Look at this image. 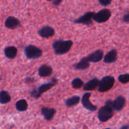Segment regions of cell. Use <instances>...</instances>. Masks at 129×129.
I'll list each match as a JSON object with an SVG mask.
<instances>
[{
    "mask_svg": "<svg viewBox=\"0 0 129 129\" xmlns=\"http://www.w3.org/2000/svg\"><path fill=\"white\" fill-rule=\"evenodd\" d=\"M73 45V42L71 40H57L54 42L52 48L56 55H63L70 50Z\"/></svg>",
    "mask_w": 129,
    "mask_h": 129,
    "instance_id": "obj_1",
    "label": "cell"
},
{
    "mask_svg": "<svg viewBox=\"0 0 129 129\" xmlns=\"http://www.w3.org/2000/svg\"><path fill=\"white\" fill-rule=\"evenodd\" d=\"M115 82L114 77L112 76H105L100 81L99 85L98 87V90L101 93L108 91L113 88Z\"/></svg>",
    "mask_w": 129,
    "mask_h": 129,
    "instance_id": "obj_2",
    "label": "cell"
},
{
    "mask_svg": "<svg viewBox=\"0 0 129 129\" xmlns=\"http://www.w3.org/2000/svg\"><path fill=\"white\" fill-rule=\"evenodd\" d=\"M24 52L26 58L28 59H36L42 57L43 52L40 48L33 45H28L25 47Z\"/></svg>",
    "mask_w": 129,
    "mask_h": 129,
    "instance_id": "obj_3",
    "label": "cell"
},
{
    "mask_svg": "<svg viewBox=\"0 0 129 129\" xmlns=\"http://www.w3.org/2000/svg\"><path fill=\"white\" fill-rule=\"evenodd\" d=\"M114 115V110L111 107L105 105L101 107L98 110V119L102 122H106L113 117Z\"/></svg>",
    "mask_w": 129,
    "mask_h": 129,
    "instance_id": "obj_4",
    "label": "cell"
},
{
    "mask_svg": "<svg viewBox=\"0 0 129 129\" xmlns=\"http://www.w3.org/2000/svg\"><path fill=\"white\" fill-rule=\"evenodd\" d=\"M112 13L108 9H103L98 12L95 13L93 16V20L96 23H102L108 21L111 17Z\"/></svg>",
    "mask_w": 129,
    "mask_h": 129,
    "instance_id": "obj_5",
    "label": "cell"
},
{
    "mask_svg": "<svg viewBox=\"0 0 129 129\" xmlns=\"http://www.w3.org/2000/svg\"><path fill=\"white\" fill-rule=\"evenodd\" d=\"M95 13L94 12H87L82 15L81 17L76 20H74V23L78 24H83L89 26L93 24V16Z\"/></svg>",
    "mask_w": 129,
    "mask_h": 129,
    "instance_id": "obj_6",
    "label": "cell"
},
{
    "mask_svg": "<svg viewBox=\"0 0 129 129\" xmlns=\"http://www.w3.org/2000/svg\"><path fill=\"white\" fill-rule=\"evenodd\" d=\"M91 95V93H89V92L88 93H86L85 94H83L81 99V103L83 107L86 109L90 111V112H94V111H96L98 109V108H97L96 106L94 105L91 102L90 100H89Z\"/></svg>",
    "mask_w": 129,
    "mask_h": 129,
    "instance_id": "obj_7",
    "label": "cell"
},
{
    "mask_svg": "<svg viewBox=\"0 0 129 129\" xmlns=\"http://www.w3.org/2000/svg\"><path fill=\"white\" fill-rule=\"evenodd\" d=\"M103 55H104V53L103 50L101 49H98L89 54L88 56L86 57V58L89 62L96 63L101 61L103 59Z\"/></svg>",
    "mask_w": 129,
    "mask_h": 129,
    "instance_id": "obj_8",
    "label": "cell"
},
{
    "mask_svg": "<svg viewBox=\"0 0 129 129\" xmlns=\"http://www.w3.org/2000/svg\"><path fill=\"white\" fill-rule=\"evenodd\" d=\"M5 27L7 28L13 30L21 26L20 21L14 16H8L5 22Z\"/></svg>",
    "mask_w": 129,
    "mask_h": 129,
    "instance_id": "obj_9",
    "label": "cell"
},
{
    "mask_svg": "<svg viewBox=\"0 0 129 129\" xmlns=\"http://www.w3.org/2000/svg\"><path fill=\"white\" fill-rule=\"evenodd\" d=\"M38 34L41 37L49 39L54 36L55 34V30L51 26H44L38 31Z\"/></svg>",
    "mask_w": 129,
    "mask_h": 129,
    "instance_id": "obj_10",
    "label": "cell"
},
{
    "mask_svg": "<svg viewBox=\"0 0 129 129\" xmlns=\"http://www.w3.org/2000/svg\"><path fill=\"white\" fill-rule=\"evenodd\" d=\"M104 62L107 64H112L115 62L118 59V53L116 49H113L110 50L108 52L105 54L104 57H103Z\"/></svg>",
    "mask_w": 129,
    "mask_h": 129,
    "instance_id": "obj_11",
    "label": "cell"
},
{
    "mask_svg": "<svg viewBox=\"0 0 129 129\" xmlns=\"http://www.w3.org/2000/svg\"><path fill=\"white\" fill-rule=\"evenodd\" d=\"M112 104H113V110L118 111V112L121 111L125 106V98L122 96H119L115 100L112 101Z\"/></svg>",
    "mask_w": 129,
    "mask_h": 129,
    "instance_id": "obj_12",
    "label": "cell"
},
{
    "mask_svg": "<svg viewBox=\"0 0 129 129\" xmlns=\"http://www.w3.org/2000/svg\"><path fill=\"white\" fill-rule=\"evenodd\" d=\"M100 81L98 78H94L87 82L83 85V90L84 91H94L97 89L99 85Z\"/></svg>",
    "mask_w": 129,
    "mask_h": 129,
    "instance_id": "obj_13",
    "label": "cell"
},
{
    "mask_svg": "<svg viewBox=\"0 0 129 129\" xmlns=\"http://www.w3.org/2000/svg\"><path fill=\"white\" fill-rule=\"evenodd\" d=\"M58 83L57 79H55V78H53L52 81L49 82V83H44L42 84V85H40L39 88H37L38 91H39V93L40 94H42V93H45V92L47 91L50 90L54 86L56 85Z\"/></svg>",
    "mask_w": 129,
    "mask_h": 129,
    "instance_id": "obj_14",
    "label": "cell"
},
{
    "mask_svg": "<svg viewBox=\"0 0 129 129\" xmlns=\"http://www.w3.org/2000/svg\"><path fill=\"white\" fill-rule=\"evenodd\" d=\"M56 111L54 108H49V107H43L41 109V114L44 116V118L46 120H50L55 115Z\"/></svg>",
    "mask_w": 129,
    "mask_h": 129,
    "instance_id": "obj_15",
    "label": "cell"
},
{
    "mask_svg": "<svg viewBox=\"0 0 129 129\" xmlns=\"http://www.w3.org/2000/svg\"><path fill=\"white\" fill-rule=\"evenodd\" d=\"M53 72V69L50 66H48L47 64H43L39 68L38 70V73L40 77L45 78L48 77L52 74Z\"/></svg>",
    "mask_w": 129,
    "mask_h": 129,
    "instance_id": "obj_16",
    "label": "cell"
},
{
    "mask_svg": "<svg viewBox=\"0 0 129 129\" xmlns=\"http://www.w3.org/2000/svg\"><path fill=\"white\" fill-rule=\"evenodd\" d=\"M89 67H90V64H89V62L87 60L86 57L82 58L80 61L74 64L73 66V68L76 70H85L89 68Z\"/></svg>",
    "mask_w": 129,
    "mask_h": 129,
    "instance_id": "obj_17",
    "label": "cell"
},
{
    "mask_svg": "<svg viewBox=\"0 0 129 129\" xmlns=\"http://www.w3.org/2000/svg\"><path fill=\"white\" fill-rule=\"evenodd\" d=\"M5 56L10 59H13L16 57L18 54V50L16 47L14 46L7 47L4 50Z\"/></svg>",
    "mask_w": 129,
    "mask_h": 129,
    "instance_id": "obj_18",
    "label": "cell"
},
{
    "mask_svg": "<svg viewBox=\"0 0 129 129\" xmlns=\"http://www.w3.org/2000/svg\"><path fill=\"white\" fill-rule=\"evenodd\" d=\"M80 102V97L78 96H73L66 100L65 104L68 107H73L76 106Z\"/></svg>",
    "mask_w": 129,
    "mask_h": 129,
    "instance_id": "obj_19",
    "label": "cell"
},
{
    "mask_svg": "<svg viewBox=\"0 0 129 129\" xmlns=\"http://www.w3.org/2000/svg\"><path fill=\"white\" fill-rule=\"evenodd\" d=\"M11 96L8 91L3 90L0 92V103L1 104H7L11 101Z\"/></svg>",
    "mask_w": 129,
    "mask_h": 129,
    "instance_id": "obj_20",
    "label": "cell"
},
{
    "mask_svg": "<svg viewBox=\"0 0 129 129\" xmlns=\"http://www.w3.org/2000/svg\"><path fill=\"white\" fill-rule=\"evenodd\" d=\"M28 105L25 99H21L16 103V108L19 112H25L28 109Z\"/></svg>",
    "mask_w": 129,
    "mask_h": 129,
    "instance_id": "obj_21",
    "label": "cell"
},
{
    "mask_svg": "<svg viewBox=\"0 0 129 129\" xmlns=\"http://www.w3.org/2000/svg\"><path fill=\"white\" fill-rule=\"evenodd\" d=\"M72 87L74 89H79L82 88L84 85V82L80 79V78H75L73 79L71 83Z\"/></svg>",
    "mask_w": 129,
    "mask_h": 129,
    "instance_id": "obj_22",
    "label": "cell"
},
{
    "mask_svg": "<svg viewBox=\"0 0 129 129\" xmlns=\"http://www.w3.org/2000/svg\"><path fill=\"white\" fill-rule=\"evenodd\" d=\"M118 79L122 84H127L129 82V74L128 73L121 74L118 77Z\"/></svg>",
    "mask_w": 129,
    "mask_h": 129,
    "instance_id": "obj_23",
    "label": "cell"
},
{
    "mask_svg": "<svg viewBox=\"0 0 129 129\" xmlns=\"http://www.w3.org/2000/svg\"><path fill=\"white\" fill-rule=\"evenodd\" d=\"M40 96H41V94L39 93V91H38L37 89H33V90L30 92V96H31V98H34V99H39L40 97Z\"/></svg>",
    "mask_w": 129,
    "mask_h": 129,
    "instance_id": "obj_24",
    "label": "cell"
},
{
    "mask_svg": "<svg viewBox=\"0 0 129 129\" xmlns=\"http://www.w3.org/2000/svg\"><path fill=\"white\" fill-rule=\"evenodd\" d=\"M112 0H98V2L101 5L103 6H107L112 3Z\"/></svg>",
    "mask_w": 129,
    "mask_h": 129,
    "instance_id": "obj_25",
    "label": "cell"
},
{
    "mask_svg": "<svg viewBox=\"0 0 129 129\" xmlns=\"http://www.w3.org/2000/svg\"><path fill=\"white\" fill-rule=\"evenodd\" d=\"M123 21L126 23H128L129 22V14L127 13L123 16Z\"/></svg>",
    "mask_w": 129,
    "mask_h": 129,
    "instance_id": "obj_26",
    "label": "cell"
},
{
    "mask_svg": "<svg viewBox=\"0 0 129 129\" xmlns=\"http://www.w3.org/2000/svg\"><path fill=\"white\" fill-rule=\"evenodd\" d=\"M62 1L63 0H54V1L52 3V5L55 6H57L62 2Z\"/></svg>",
    "mask_w": 129,
    "mask_h": 129,
    "instance_id": "obj_27",
    "label": "cell"
},
{
    "mask_svg": "<svg viewBox=\"0 0 129 129\" xmlns=\"http://www.w3.org/2000/svg\"><path fill=\"white\" fill-rule=\"evenodd\" d=\"M25 83H27V84L33 83V82L34 81V78H25Z\"/></svg>",
    "mask_w": 129,
    "mask_h": 129,
    "instance_id": "obj_28",
    "label": "cell"
},
{
    "mask_svg": "<svg viewBox=\"0 0 129 129\" xmlns=\"http://www.w3.org/2000/svg\"><path fill=\"white\" fill-rule=\"evenodd\" d=\"M129 126L128 125H123L122 127H121L120 129H128Z\"/></svg>",
    "mask_w": 129,
    "mask_h": 129,
    "instance_id": "obj_29",
    "label": "cell"
},
{
    "mask_svg": "<svg viewBox=\"0 0 129 129\" xmlns=\"http://www.w3.org/2000/svg\"><path fill=\"white\" fill-rule=\"evenodd\" d=\"M47 1H52V0H47Z\"/></svg>",
    "mask_w": 129,
    "mask_h": 129,
    "instance_id": "obj_30",
    "label": "cell"
},
{
    "mask_svg": "<svg viewBox=\"0 0 129 129\" xmlns=\"http://www.w3.org/2000/svg\"><path fill=\"white\" fill-rule=\"evenodd\" d=\"M105 129H111V128H105Z\"/></svg>",
    "mask_w": 129,
    "mask_h": 129,
    "instance_id": "obj_31",
    "label": "cell"
}]
</instances>
